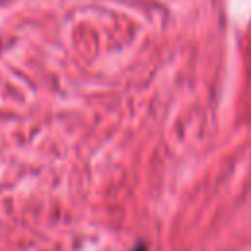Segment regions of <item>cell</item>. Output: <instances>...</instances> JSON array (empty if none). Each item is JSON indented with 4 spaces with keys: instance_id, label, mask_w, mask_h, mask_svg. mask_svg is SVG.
<instances>
[{
    "instance_id": "1",
    "label": "cell",
    "mask_w": 251,
    "mask_h": 251,
    "mask_svg": "<svg viewBox=\"0 0 251 251\" xmlns=\"http://www.w3.org/2000/svg\"><path fill=\"white\" fill-rule=\"evenodd\" d=\"M135 251H145V249H143V247H137V249H135Z\"/></svg>"
}]
</instances>
